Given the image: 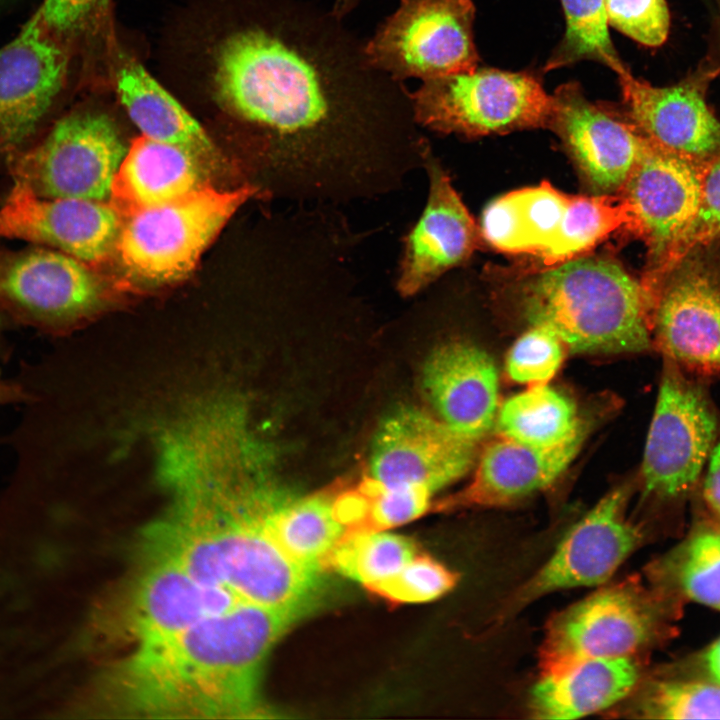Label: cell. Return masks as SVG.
Segmentation results:
<instances>
[{"label":"cell","instance_id":"obj_18","mask_svg":"<svg viewBox=\"0 0 720 720\" xmlns=\"http://www.w3.org/2000/svg\"><path fill=\"white\" fill-rule=\"evenodd\" d=\"M68 55L38 13L0 49V149L13 152L32 135L60 94Z\"/></svg>","mask_w":720,"mask_h":720},{"label":"cell","instance_id":"obj_28","mask_svg":"<svg viewBox=\"0 0 720 720\" xmlns=\"http://www.w3.org/2000/svg\"><path fill=\"white\" fill-rule=\"evenodd\" d=\"M495 420L499 436L532 446L561 443L583 423L574 402L546 383L507 399Z\"/></svg>","mask_w":720,"mask_h":720},{"label":"cell","instance_id":"obj_2","mask_svg":"<svg viewBox=\"0 0 720 720\" xmlns=\"http://www.w3.org/2000/svg\"><path fill=\"white\" fill-rule=\"evenodd\" d=\"M300 616L238 603L166 638L135 646L100 681L110 710L146 718L264 716L259 684L273 644Z\"/></svg>","mask_w":720,"mask_h":720},{"label":"cell","instance_id":"obj_26","mask_svg":"<svg viewBox=\"0 0 720 720\" xmlns=\"http://www.w3.org/2000/svg\"><path fill=\"white\" fill-rule=\"evenodd\" d=\"M116 90L143 136L187 147L206 160L215 155L198 121L139 63L130 61L120 68Z\"/></svg>","mask_w":720,"mask_h":720},{"label":"cell","instance_id":"obj_6","mask_svg":"<svg viewBox=\"0 0 720 720\" xmlns=\"http://www.w3.org/2000/svg\"><path fill=\"white\" fill-rule=\"evenodd\" d=\"M258 193L256 185L228 191L206 186L133 213L123 220L116 248L124 269L152 284L186 277L225 223Z\"/></svg>","mask_w":720,"mask_h":720},{"label":"cell","instance_id":"obj_9","mask_svg":"<svg viewBox=\"0 0 720 720\" xmlns=\"http://www.w3.org/2000/svg\"><path fill=\"white\" fill-rule=\"evenodd\" d=\"M652 336L673 364L720 371V239L690 248L663 275Z\"/></svg>","mask_w":720,"mask_h":720},{"label":"cell","instance_id":"obj_46","mask_svg":"<svg viewBox=\"0 0 720 720\" xmlns=\"http://www.w3.org/2000/svg\"><path fill=\"white\" fill-rule=\"evenodd\" d=\"M2 311L3 309L0 306V362L6 363L11 358L12 345L6 338V322Z\"/></svg>","mask_w":720,"mask_h":720},{"label":"cell","instance_id":"obj_5","mask_svg":"<svg viewBox=\"0 0 720 720\" xmlns=\"http://www.w3.org/2000/svg\"><path fill=\"white\" fill-rule=\"evenodd\" d=\"M410 96L423 129L465 137L548 128L552 110L533 74L495 68L426 79Z\"/></svg>","mask_w":720,"mask_h":720},{"label":"cell","instance_id":"obj_20","mask_svg":"<svg viewBox=\"0 0 720 720\" xmlns=\"http://www.w3.org/2000/svg\"><path fill=\"white\" fill-rule=\"evenodd\" d=\"M551 96L548 128L561 139L585 183L594 194L619 193L647 137L590 102L577 82L562 84Z\"/></svg>","mask_w":720,"mask_h":720},{"label":"cell","instance_id":"obj_38","mask_svg":"<svg viewBox=\"0 0 720 720\" xmlns=\"http://www.w3.org/2000/svg\"><path fill=\"white\" fill-rule=\"evenodd\" d=\"M608 23L635 42L649 48L662 46L669 35L671 17L666 0H604Z\"/></svg>","mask_w":720,"mask_h":720},{"label":"cell","instance_id":"obj_44","mask_svg":"<svg viewBox=\"0 0 720 720\" xmlns=\"http://www.w3.org/2000/svg\"><path fill=\"white\" fill-rule=\"evenodd\" d=\"M701 664L709 680L720 685V636L704 651Z\"/></svg>","mask_w":720,"mask_h":720},{"label":"cell","instance_id":"obj_15","mask_svg":"<svg viewBox=\"0 0 720 720\" xmlns=\"http://www.w3.org/2000/svg\"><path fill=\"white\" fill-rule=\"evenodd\" d=\"M477 443L438 417L401 407L386 416L375 432L367 476L385 485L420 486L433 493L472 468Z\"/></svg>","mask_w":720,"mask_h":720},{"label":"cell","instance_id":"obj_29","mask_svg":"<svg viewBox=\"0 0 720 720\" xmlns=\"http://www.w3.org/2000/svg\"><path fill=\"white\" fill-rule=\"evenodd\" d=\"M625 224L626 209L619 194H568L555 238L540 259L544 267H551L583 256Z\"/></svg>","mask_w":720,"mask_h":720},{"label":"cell","instance_id":"obj_37","mask_svg":"<svg viewBox=\"0 0 720 720\" xmlns=\"http://www.w3.org/2000/svg\"><path fill=\"white\" fill-rule=\"evenodd\" d=\"M456 576L427 556L415 555L394 575L368 586L391 601L417 603L434 600L449 591Z\"/></svg>","mask_w":720,"mask_h":720},{"label":"cell","instance_id":"obj_19","mask_svg":"<svg viewBox=\"0 0 720 720\" xmlns=\"http://www.w3.org/2000/svg\"><path fill=\"white\" fill-rule=\"evenodd\" d=\"M123 217L111 203L46 198L20 182L0 207V236L44 245L85 263H98L117 248Z\"/></svg>","mask_w":720,"mask_h":720},{"label":"cell","instance_id":"obj_22","mask_svg":"<svg viewBox=\"0 0 720 720\" xmlns=\"http://www.w3.org/2000/svg\"><path fill=\"white\" fill-rule=\"evenodd\" d=\"M422 386L437 417L458 434L479 442L494 424L498 372L480 347L462 340L437 347L424 363Z\"/></svg>","mask_w":720,"mask_h":720},{"label":"cell","instance_id":"obj_16","mask_svg":"<svg viewBox=\"0 0 720 720\" xmlns=\"http://www.w3.org/2000/svg\"><path fill=\"white\" fill-rule=\"evenodd\" d=\"M626 495L614 489L566 532L514 598L521 608L548 594L604 585L637 549L642 535L625 517Z\"/></svg>","mask_w":720,"mask_h":720},{"label":"cell","instance_id":"obj_45","mask_svg":"<svg viewBox=\"0 0 720 720\" xmlns=\"http://www.w3.org/2000/svg\"><path fill=\"white\" fill-rule=\"evenodd\" d=\"M27 394L22 385L15 379L0 378V406L22 404Z\"/></svg>","mask_w":720,"mask_h":720},{"label":"cell","instance_id":"obj_14","mask_svg":"<svg viewBox=\"0 0 720 720\" xmlns=\"http://www.w3.org/2000/svg\"><path fill=\"white\" fill-rule=\"evenodd\" d=\"M102 295L87 263L50 247L18 252L0 266V306L39 332L65 330L92 312Z\"/></svg>","mask_w":720,"mask_h":720},{"label":"cell","instance_id":"obj_40","mask_svg":"<svg viewBox=\"0 0 720 720\" xmlns=\"http://www.w3.org/2000/svg\"><path fill=\"white\" fill-rule=\"evenodd\" d=\"M480 236L491 247L508 253H524L521 210L515 191L490 202L480 221Z\"/></svg>","mask_w":720,"mask_h":720},{"label":"cell","instance_id":"obj_4","mask_svg":"<svg viewBox=\"0 0 720 720\" xmlns=\"http://www.w3.org/2000/svg\"><path fill=\"white\" fill-rule=\"evenodd\" d=\"M525 319L575 353H635L653 344V301L614 259L580 256L517 279Z\"/></svg>","mask_w":720,"mask_h":720},{"label":"cell","instance_id":"obj_17","mask_svg":"<svg viewBox=\"0 0 720 720\" xmlns=\"http://www.w3.org/2000/svg\"><path fill=\"white\" fill-rule=\"evenodd\" d=\"M423 169L429 181L426 205L402 239L395 288L412 297L433 285L450 270L464 264L481 238L448 172L432 152Z\"/></svg>","mask_w":720,"mask_h":720},{"label":"cell","instance_id":"obj_33","mask_svg":"<svg viewBox=\"0 0 720 720\" xmlns=\"http://www.w3.org/2000/svg\"><path fill=\"white\" fill-rule=\"evenodd\" d=\"M639 711L653 719H720V685L712 681L656 682L644 694Z\"/></svg>","mask_w":720,"mask_h":720},{"label":"cell","instance_id":"obj_10","mask_svg":"<svg viewBox=\"0 0 720 720\" xmlns=\"http://www.w3.org/2000/svg\"><path fill=\"white\" fill-rule=\"evenodd\" d=\"M126 151L106 115L73 112L17 157L14 174L41 197L105 201Z\"/></svg>","mask_w":720,"mask_h":720},{"label":"cell","instance_id":"obj_34","mask_svg":"<svg viewBox=\"0 0 720 720\" xmlns=\"http://www.w3.org/2000/svg\"><path fill=\"white\" fill-rule=\"evenodd\" d=\"M564 347L553 331L532 325L510 348L506 356V373L520 384H545L558 371Z\"/></svg>","mask_w":720,"mask_h":720},{"label":"cell","instance_id":"obj_32","mask_svg":"<svg viewBox=\"0 0 720 720\" xmlns=\"http://www.w3.org/2000/svg\"><path fill=\"white\" fill-rule=\"evenodd\" d=\"M663 568L681 593L698 604L720 611V532H694Z\"/></svg>","mask_w":720,"mask_h":720},{"label":"cell","instance_id":"obj_42","mask_svg":"<svg viewBox=\"0 0 720 720\" xmlns=\"http://www.w3.org/2000/svg\"><path fill=\"white\" fill-rule=\"evenodd\" d=\"M706 465L703 495L708 505L720 515V441L715 442Z\"/></svg>","mask_w":720,"mask_h":720},{"label":"cell","instance_id":"obj_25","mask_svg":"<svg viewBox=\"0 0 720 720\" xmlns=\"http://www.w3.org/2000/svg\"><path fill=\"white\" fill-rule=\"evenodd\" d=\"M639 669L632 656L578 662L560 672L544 674L530 696L537 719L568 720L603 711L629 695Z\"/></svg>","mask_w":720,"mask_h":720},{"label":"cell","instance_id":"obj_47","mask_svg":"<svg viewBox=\"0 0 720 720\" xmlns=\"http://www.w3.org/2000/svg\"><path fill=\"white\" fill-rule=\"evenodd\" d=\"M359 1L360 0H335L331 10L339 19H343L357 6Z\"/></svg>","mask_w":720,"mask_h":720},{"label":"cell","instance_id":"obj_11","mask_svg":"<svg viewBox=\"0 0 720 720\" xmlns=\"http://www.w3.org/2000/svg\"><path fill=\"white\" fill-rule=\"evenodd\" d=\"M655 625L651 607L632 585H602L551 618L539 654L542 675L584 660L632 656Z\"/></svg>","mask_w":720,"mask_h":720},{"label":"cell","instance_id":"obj_35","mask_svg":"<svg viewBox=\"0 0 720 720\" xmlns=\"http://www.w3.org/2000/svg\"><path fill=\"white\" fill-rule=\"evenodd\" d=\"M357 487L367 500L364 531H382L414 520L428 509L432 494L420 486H389L368 476Z\"/></svg>","mask_w":720,"mask_h":720},{"label":"cell","instance_id":"obj_8","mask_svg":"<svg viewBox=\"0 0 720 720\" xmlns=\"http://www.w3.org/2000/svg\"><path fill=\"white\" fill-rule=\"evenodd\" d=\"M706 163L647 138L639 160L617 193L626 209L622 231L646 247L640 281L652 300L671 248L697 211Z\"/></svg>","mask_w":720,"mask_h":720},{"label":"cell","instance_id":"obj_41","mask_svg":"<svg viewBox=\"0 0 720 720\" xmlns=\"http://www.w3.org/2000/svg\"><path fill=\"white\" fill-rule=\"evenodd\" d=\"M106 0H44L37 11L44 27L61 40L85 28Z\"/></svg>","mask_w":720,"mask_h":720},{"label":"cell","instance_id":"obj_36","mask_svg":"<svg viewBox=\"0 0 720 720\" xmlns=\"http://www.w3.org/2000/svg\"><path fill=\"white\" fill-rule=\"evenodd\" d=\"M515 193L521 210L524 253L541 258L558 231L568 194L548 182L515 190Z\"/></svg>","mask_w":720,"mask_h":720},{"label":"cell","instance_id":"obj_43","mask_svg":"<svg viewBox=\"0 0 720 720\" xmlns=\"http://www.w3.org/2000/svg\"><path fill=\"white\" fill-rule=\"evenodd\" d=\"M705 56L720 70V0H714L712 21L708 33V50Z\"/></svg>","mask_w":720,"mask_h":720},{"label":"cell","instance_id":"obj_7","mask_svg":"<svg viewBox=\"0 0 720 720\" xmlns=\"http://www.w3.org/2000/svg\"><path fill=\"white\" fill-rule=\"evenodd\" d=\"M472 0H401L365 41L369 63L398 81L472 71L479 61Z\"/></svg>","mask_w":720,"mask_h":720},{"label":"cell","instance_id":"obj_24","mask_svg":"<svg viewBox=\"0 0 720 720\" xmlns=\"http://www.w3.org/2000/svg\"><path fill=\"white\" fill-rule=\"evenodd\" d=\"M203 160L187 147L142 135L126 151L110 203L124 220L140 210L185 197L208 186Z\"/></svg>","mask_w":720,"mask_h":720},{"label":"cell","instance_id":"obj_23","mask_svg":"<svg viewBox=\"0 0 720 720\" xmlns=\"http://www.w3.org/2000/svg\"><path fill=\"white\" fill-rule=\"evenodd\" d=\"M586 434L583 422L553 446H532L499 436L483 449L471 482L443 506H505L549 487L574 460Z\"/></svg>","mask_w":720,"mask_h":720},{"label":"cell","instance_id":"obj_27","mask_svg":"<svg viewBox=\"0 0 720 720\" xmlns=\"http://www.w3.org/2000/svg\"><path fill=\"white\" fill-rule=\"evenodd\" d=\"M334 496L322 492L274 502L264 516L265 529L294 561L320 570L345 534L334 512Z\"/></svg>","mask_w":720,"mask_h":720},{"label":"cell","instance_id":"obj_31","mask_svg":"<svg viewBox=\"0 0 720 720\" xmlns=\"http://www.w3.org/2000/svg\"><path fill=\"white\" fill-rule=\"evenodd\" d=\"M561 4L566 29L545 64V72L582 60L604 64L616 74L627 67L611 41L604 0H561Z\"/></svg>","mask_w":720,"mask_h":720},{"label":"cell","instance_id":"obj_12","mask_svg":"<svg viewBox=\"0 0 720 720\" xmlns=\"http://www.w3.org/2000/svg\"><path fill=\"white\" fill-rule=\"evenodd\" d=\"M716 433L717 418L703 393L676 368L665 369L643 453L645 492L675 498L690 491Z\"/></svg>","mask_w":720,"mask_h":720},{"label":"cell","instance_id":"obj_30","mask_svg":"<svg viewBox=\"0 0 720 720\" xmlns=\"http://www.w3.org/2000/svg\"><path fill=\"white\" fill-rule=\"evenodd\" d=\"M413 543L382 531L346 533L331 549L322 567L365 584L367 587L398 572L414 556Z\"/></svg>","mask_w":720,"mask_h":720},{"label":"cell","instance_id":"obj_3","mask_svg":"<svg viewBox=\"0 0 720 720\" xmlns=\"http://www.w3.org/2000/svg\"><path fill=\"white\" fill-rule=\"evenodd\" d=\"M266 508L189 502L144 539L147 558L176 563L239 601L301 615L318 590L320 570L294 561L268 534Z\"/></svg>","mask_w":720,"mask_h":720},{"label":"cell","instance_id":"obj_39","mask_svg":"<svg viewBox=\"0 0 720 720\" xmlns=\"http://www.w3.org/2000/svg\"><path fill=\"white\" fill-rule=\"evenodd\" d=\"M718 239H720V154L705 164L697 211L671 248L661 277L690 248Z\"/></svg>","mask_w":720,"mask_h":720},{"label":"cell","instance_id":"obj_1","mask_svg":"<svg viewBox=\"0 0 720 720\" xmlns=\"http://www.w3.org/2000/svg\"><path fill=\"white\" fill-rule=\"evenodd\" d=\"M365 41L310 1L220 46L221 102L263 135L278 190L296 205L340 206L404 187L431 147L402 81L372 66Z\"/></svg>","mask_w":720,"mask_h":720},{"label":"cell","instance_id":"obj_21","mask_svg":"<svg viewBox=\"0 0 720 720\" xmlns=\"http://www.w3.org/2000/svg\"><path fill=\"white\" fill-rule=\"evenodd\" d=\"M146 560L124 614L126 632L135 646L174 635L244 603L226 590L201 582L176 563Z\"/></svg>","mask_w":720,"mask_h":720},{"label":"cell","instance_id":"obj_13","mask_svg":"<svg viewBox=\"0 0 720 720\" xmlns=\"http://www.w3.org/2000/svg\"><path fill=\"white\" fill-rule=\"evenodd\" d=\"M625 120L651 141L706 163L720 154V119L707 101L719 68L704 56L678 82L653 86L626 67L617 73Z\"/></svg>","mask_w":720,"mask_h":720}]
</instances>
